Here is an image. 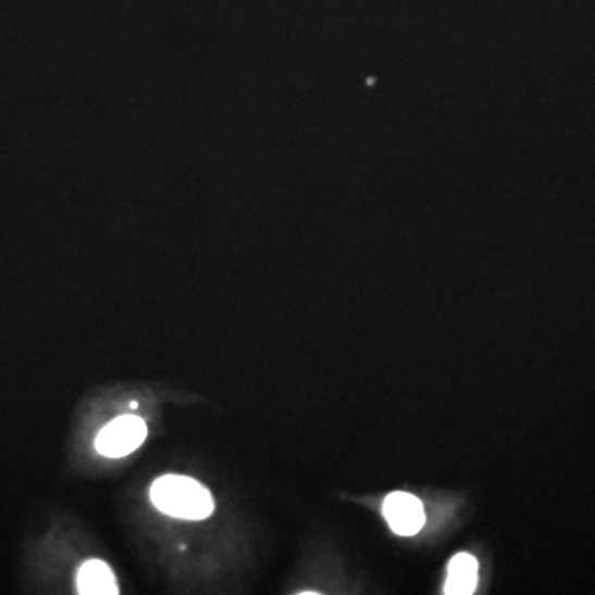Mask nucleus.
I'll use <instances>...</instances> for the list:
<instances>
[{
  "instance_id": "obj_5",
  "label": "nucleus",
  "mask_w": 595,
  "mask_h": 595,
  "mask_svg": "<svg viewBox=\"0 0 595 595\" xmlns=\"http://www.w3.org/2000/svg\"><path fill=\"white\" fill-rule=\"evenodd\" d=\"M479 585V562L473 556L460 553L455 556L448 566V579L445 584V594L469 595L475 592Z\"/></svg>"
},
{
  "instance_id": "obj_4",
  "label": "nucleus",
  "mask_w": 595,
  "mask_h": 595,
  "mask_svg": "<svg viewBox=\"0 0 595 595\" xmlns=\"http://www.w3.org/2000/svg\"><path fill=\"white\" fill-rule=\"evenodd\" d=\"M76 587L83 595H116L120 594L116 579L110 566L100 559L83 562L76 572Z\"/></svg>"
},
{
  "instance_id": "obj_6",
  "label": "nucleus",
  "mask_w": 595,
  "mask_h": 595,
  "mask_svg": "<svg viewBox=\"0 0 595 595\" xmlns=\"http://www.w3.org/2000/svg\"><path fill=\"white\" fill-rule=\"evenodd\" d=\"M129 407H132V409H138V404L132 402L129 404Z\"/></svg>"
},
{
  "instance_id": "obj_2",
  "label": "nucleus",
  "mask_w": 595,
  "mask_h": 595,
  "mask_svg": "<svg viewBox=\"0 0 595 595\" xmlns=\"http://www.w3.org/2000/svg\"><path fill=\"white\" fill-rule=\"evenodd\" d=\"M148 437L145 420L136 416H121L108 423L98 434L97 450L103 457L121 458L141 447Z\"/></svg>"
},
{
  "instance_id": "obj_3",
  "label": "nucleus",
  "mask_w": 595,
  "mask_h": 595,
  "mask_svg": "<svg viewBox=\"0 0 595 595\" xmlns=\"http://www.w3.org/2000/svg\"><path fill=\"white\" fill-rule=\"evenodd\" d=\"M382 513L389 523L391 530L399 536H413L425 524V511L422 501L410 493H391L384 505Z\"/></svg>"
},
{
  "instance_id": "obj_1",
  "label": "nucleus",
  "mask_w": 595,
  "mask_h": 595,
  "mask_svg": "<svg viewBox=\"0 0 595 595\" xmlns=\"http://www.w3.org/2000/svg\"><path fill=\"white\" fill-rule=\"evenodd\" d=\"M151 499L159 511L179 520L200 521L214 513L209 489L189 476H161L152 483Z\"/></svg>"
}]
</instances>
